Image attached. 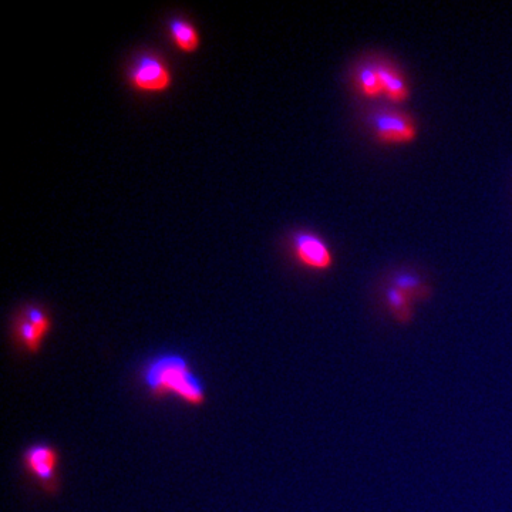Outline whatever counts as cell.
Returning a JSON list of instances; mask_svg holds the SVG:
<instances>
[{
	"label": "cell",
	"mask_w": 512,
	"mask_h": 512,
	"mask_svg": "<svg viewBox=\"0 0 512 512\" xmlns=\"http://www.w3.org/2000/svg\"><path fill=\"white\" fill-rule=\"evenodd\" d=\"M20 313L47 339V336L52 332V318H50L46 309L39 305H28Z\"/></svg>",
	"instance_id": "10"
},
{
	"label": "cell",
	"mask_w": 512,
	"mask_h": 512,
	"mask_svg": "<svg viewBox=\"0 0 512 512\" xmlns=\"http://www.w3.org/2000/svg\"><path fill=\"white\" fill-rule=\"evenodd\" d=\"M140 380L151 399L175 397L185 406L197 409L207 403V387L190 360L181 353L168 352L151 357L141 367Z\"/></svg>",
	"instance_id": "1"
},
{
	"label": "cell",
	"mask_w": 512,
	"mask_h": 512,
	"mask_svg": "<svg viewBox=\"0 0 512 512\" xmlns=\"http://www.w3.org/2000/svg\"><path fill=\"white\" fill-rule=\"evenodd\" d=\"M379 70L380 80H382L383 92L387 94L390 100L400 103L407 99V86L403 82L402 77L396 72H393L390 67L380 66Z\"/></svg>",
	"instance_id": "8"
},
{
	"label": "cell",
	"mask_w": 512,
	"mask_h": 512,
	"mask_svg": "<svg viewBox=\"0 0 512 512\" xmlns=\"http://www.w3.org/2000/svg\"><path fill=\"white\" fill-rule=\"evenodd\" d=\"M13 339L20 349L28 355L36 356L42 352L46 338L29 322L22 313L13 320Z\"/></svg>",
	"instance_id": "6"
},
{
	"label": "cell",
	"mask_w": 512,
	"mask_h": 512,
	"mask_svg": "<svg viewBox=\"0 0 512 512\" xmlns=\"http://www.w3.org/2000/svg\"><path fill=\"white\" fill-rule=\"evenodd\" d=\"M393 286L406 293L410 299L421 298L426 295L424 292V284L421 282L419 276L414 274H399L394 276Z\"/></svg>",
	"instance_id": "12"
},
{
	"label": "cell",
	"mask_w": 512,
	"mask_h": 512,
	"mask_svg": "<svg viewBox=\"0 0 512 512\" xmlns=\"http://www.w3.org/2000/svg\"><path fill=\"white\" fill-rule=\"evenodd\" d=\"M359 83L362 92L369 97H376L383 93L382 80H380L379 70L377 67H363L359 73Z\"/></svg>",
	"instance_id": "11"
},
{
	"label": "cell",
	"mask_w": 512,
	"mask_h": 512,
	"mask_svg": "<svg viewBox=\"0 0 512 512\" xmlns=\"http://www.w3.org/2000/svg\"><path fill=\"white\" fill-rule=\"evenodd\" d=\"M293 251L299 262L308 268L323 271L332 266V254L328 245L309 232H299L293 237Z\"/></svg>",
	"instance_id": "4"
},
{
	"label": "cell",
	"mask_w": 512,
	"mask_h": 512,
	"mask_svg": "<svg viewBox=\"0 0 512 512\" xmlns=\"http://www.w3.org/2000/svg\"><path fill=\"white\" fill-rule=\"evenodd\" d=\"M128 82L138 92L164 93L173 86V74L160 56L146 53L128 70Z\"/></svg>",
	"instance_id": "3"
},
{
	"label": "cell",
	"mask_w": 512,
	"mask_h": 512,
	"mask_svg": "<svg viewBox=\"0 0 512 512\" xmlns=\"http://www.w3.org/2000/svg\"><path fill=\"white\" fill-rule=\"evenodd\" d=\"M372 124L377 138L384 143H409L416 137L412 120L402 114L379 113L373 116Z\"/></svg>",
	"instance_id": "5"
},
{
	"label": "cell",
	"mask_w": 512,
	"mask_h": 512,
	"mask_svg": "<svg viewBox=\"0 0 512 512\" xmlns=\"http://www.w3.org/2000/svg\"><path fill=\"white\" fill-rule=\"evenodd\" d=\"M168 32L178 50L184 53H195L201 46L198 29L183 18H174L168 22Z\"/></svg>",
	"instance_id": "7"
},
{
	"label": "cell",
	"mask_w": 512,
	"mask_h": 512,
	"mask_svg": "<svg viewBox=\"0 0 512 512\" xmlns=\"http://www.w3.org/2000/svg\"><path fill=\"white\" fill-rule=\"evenodd\" d=\"M22 466L46 494L55 495L59 491L60 453L55 446L32 444L23 451Z\"/></svg>",
	"instance_id": "2"
},
{
	"label": "cell",
	"mask_w": 512,
	"mask_h": 512,
	"mask_svg": "<svg viewBox=\"0 0 512 512\" xmlns=\"http://www.w3.org/2000/svg\"><path fill=\"white\" fill-rule=\"evenodd\" d=\"M387 303H389L390 309L394 313L397 319L400 322H407L410 318H412V311H410V301L412 299L397 289L396 286H390L386 292Z\"/></svg>",
	"instance_id": "9"
}]
</instances>
